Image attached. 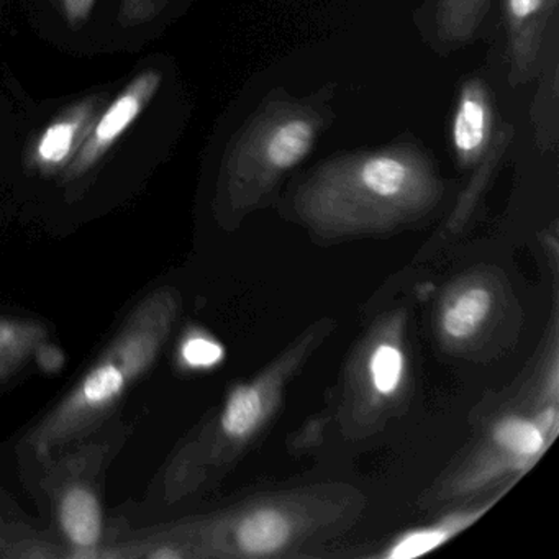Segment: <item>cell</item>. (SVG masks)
<instances>
[{"instance_id":"1","label":"cell","mask_w":559,"mask_h":559,"mask_svg":"<svg viewBox=\"0 0 559 559\" xmlns=\"http://www.w3.org/2000/svg\"><path fill=\"white\" fill-rule=\"evenodd\" d=\"M368 500L346 483H319L248 497L227 509L135 533L166 543L179 559H280L310 551L348 532Z\"/></svg>"},{"instance_id":"2","label":"cell","mask_w":559,"mask_h":559,"mask_svg":"<svg viewBox=\"0 0 559 559\" xmlns=\"http://www.w3.org/2000/svg\"><path fill=\"white\" fill-rule=\"evenodd\" d=\"M336 329L333 319L310 323L260 372L234 385L173 453L162 477V497L178 502L221 483L276 420L287 389Z\"/></svg>"},{"instance_id":"3","label":"cell","mask_w":559,"mask_h":559,"mask_svg":"<svg viewBox=\"0 0 559 559\" xmlns=\"http://www.w3.org/2000/svg\"><path fill=\"white\" fill-rule=\"evenodd\" d=\"M179 312L181 294L171 286L158 287L139 300L96 361L35 427L28 447L48 457L100 427L155 366Z\"/></svg>"},{"instance_id":"4","label":"cell","mask_w":559,"mask_h":559,"mask_svg":"<svg viewBox=\"0 0 559 559\" xmlns=\"http://www.w3.org/2000/svg\"><path fill=\"white\" fill-rule=\"evenodd\" d=\"M440 198L414 159L381 155L330 169L297 201L300 221L322 238L388 234L424 217Z\"/></svg>"},{"instance_id":"5","label":"cell","mask_w":559,"mask_h":559,"mask_svg":"<svg viewBox=\"0 0 559 559\" xmlns=\"http://www.w3.org/2000/svg\"><path fill=\"white\" fill-rule=\"evenodd\" d=\"M407 312L384 313L349 359L343 392L342 424L353 437L382 427L402 402L408 379Z\"/></svg>"},{"instance_id":"6","label":"cell","mask_w":559,"mask_h":559,"mask_svg":"<svg viewBox=\"0 0 559 559\" xmlns=\"http://www.w3.org/2000/svg\"><path fill=\"white\" fill-rule=\"evenodd\" d=\"M558 428V404L539 405L532 414L500 415L480 443L431 489L428 499L447 502L484 492L507 477L519 479L551 447Z\"/></svg>"},{"instance_id":"7","label":"cell","mask_w":559,"mask_h":559,"mask_svg":"<svg viewBox=\"0 0 559 559\" xmlns=\"http://www.w3.org/2000/svg\"><path fill=\"white\" fill-rule=\"evenodd\" d=\"M510 323L519 325V306L509 281L493 267L454 277L435 309V333L451 355H480L493 345V335H506Z\"/></svg>"},{"instance_id":"8","label":"cell","mask_w":559,"mask_h":559,"mask_svg":"<svg viewBox=\"0 0 559 559\" xmlns=\"http://www.w3.org/2000/svg\"><path fill=\"white\" fill-rule=\"evenodd\" d=\"M162 83V73L155 68H146L132 78V81L117 94L116 99L110 100L109 106L100 109L83 145L63 171V185L81 181L100 165L117 142L145 112Z\"/></svg>"},{"instance_id":"9","label":"cell","mask_w":559,"mask_h":559,"mask_svg":"<svg viewBox=\"0 0 559 559\" xmlns=\"http://www.w3.org/2000/svg\"><path fill=\"white\" fill-rule=\"evenodd\" d=\"M55 516L71 558H99L104 548V509L93 480L70 479L55 493Z\"/></svg>"},{"instance_id":"10","label":"cell","mask_w":559,"mask_h":559,"mask_svg":"<svg viewBox=\"0 0 559 559\" xmlns=\"http://www.w3.org/2000/svg\"><path fill=\"white\" fill-rule=\"evenodd\" d=\"M100 109L103 97L94 94L63 110L35 140L28 165L41 175H63L83 145Z\"/></svg>"},{"instance_id":"11","label":"cell","mask_w":559,"mask_h":559,"mask_svg":"<svg viewBox=\"0 0 559 559\" xmlns=\"http://www.w3.org/2000/svg\"><path fill=\"white\" fill-rule=\"evenodd\" d=\"M513 484L515 483L503 486L502 489L497 490L496 496L489 497V499L483 500V502L476 503V506L453 510V512L447 513V515L441 516V519L430 523V525L418 526V528L401 533L397 538L392 539L376 556L381 559H411L440 548L444 543L450 542L454 536L460 535L461 532L474 525L480 516L486 515L502 499L503 493Z\"/></svg>"},{"instance_id":"12","label":"cell","mask_w":559,"mask_h":559,"mask_svg":"<svg viewBox=\"0 0 559 559\" xmlns=\"http://www.w3.org/2000/svg\"><path fill=\"white\" fill-rule=\"evenodd\" d=\"M47 340V326L37 320L0 317V381L21 371Z\"/></svg>"},{"instance_id":"13","label":"cell","mask_w":559,"mask_h":559,"mask_svg":"<svg viewBox=\"0 0 559 559\" xmlns=\"http://www.w3.org/2000/svg\"><path fill=\"white\" fill-rule=\"evenodd\" d=\"M312 127L304 120H293L274 130L266 146V165L273 173L296 166L312 145Z\"/></svg>"},{"instance_id":"14","label":"cell","mask_w":559,"mask_h":559,"mask_svg":"<svg viewBox=\"0 0 559 559\" xmlns=\"http://www.w3.org/2000/svg\"><path fill=\"white\" fill-rule=\"evenodd\" d=\"M486 126V109H484L483 103L473 97H464L460 112L454 120V143H456L457 150L464 155L476 152L483 145Z\"/></svg>"},{"instance_id":"15","label":"cell","mask_w":559,"mask_h":559,"mask_svg":"<svg viewBox=\"0 0 559 559\" xmlns=\"http://www.w3.org/2000/svg\"><path fill=\"white\" fill-rule=\"evenodd\" d=\"M222 358L224 348L221 343L202 332L188 333L179 345L181 365L195 371L214 368Z\"/></svg>"},{"instance_id":"16","label":"cell","mask_w":559,"mask_h":559,"mask_svg":"<svg viewBox=\"0 0 559 559\" xmlns=\"http://www.w3.org/2000/svg\"><path fill=\"white\" fill-rule=\"evenodd\" d=\"M168 0H120L119 19L126 27L152 22Z\"/></svg>"},{"instance_id":"17","label":"cell","mask_w":559,"mask_h":559,"mask_svg":"<svg viewBox=\"0 0 559 559\" xmlns=\"http://www.w3.org/2000/svg\"><path fill=\"white\" fill-rule=\"evenodd\" d=\"M68 24L80 27L93 14L96 0H58Z\"/></svg>"},{"instance_id":"18","label":"cell","mask_w":559,"mask_h":559,"mask_svg":"<svg viewBox=\"0 0 559 559\" xmlns=\"http://www.w3.org/2000/svg\"><path fill=\"white\" fill-rule=\"evenodd\" d=\"M542 0H510V9L516 19H526L538 11Z\"/></svg>"}]
</instances>
